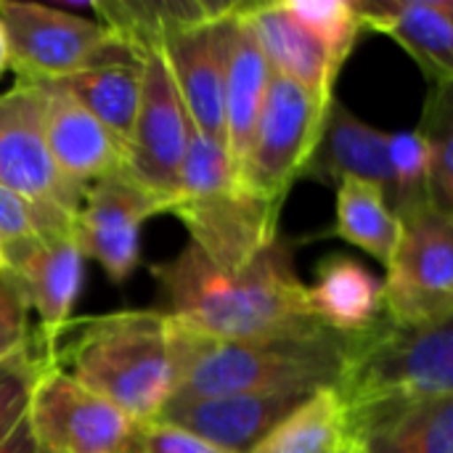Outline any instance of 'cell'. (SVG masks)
Instances as JSON below:
<instances>
[{
  "label": "cell",
  "mask_w": 453,
  "mask_h": 453,
  "mask_svg": "<svg viewBox=\"0 0 453 453\" xmlns=\"http://www.w3.org/2000/svg\"><path fill=\"white\" fill-rule=\"evenodd\" d=\"M281 3L292 19H297L311 35H316L326 45V50L337 58V64L348 61L364 29L353 0H281Z\"/></svg>",
  "instance_id": "cell-29"
},
{
  "label": "cell",
  "mask_w": 453,
  "mask_h": 453,
  "mask_svg": "<svg viewBox=\"0 0 453 453\" xmlns=\"http://www.w3.org/2000/svg\"><path fill=\"white\" fill-rule=\"evenodd\" d=\"M0 186L37 210L74 220L82 194L58 175L42 127V90L19 80L0 93Z\"/></svg>",
  "instance_id": "cell-10"
},
{
  "label": "cell",
  "mask_w": 453,
  "mask_h": 453,
  "mask_svg": "<svg viewBox=\"0 0 453 453\" xmlns=\"http://www.w3.org/2000/svg\"><path fill=\"white\" fill-rule=\"evenodd\" d=\"M0 271H5V260H3V252H0Z\"/></svg>",
  "instance_id": "cell-36"
},
{
  "label": "cell",
  "mask_w": 453,
  "mask_h": 453,
  "mask_svg": "<svg viewBox=\"0 0 453 453\" xmlns=\"http://www.w3.org/2000/svg\"><path fill=\"white\" fill-rule=\"evenodd\" d=\"M0 24L8 66L27 82H58L119 48L101 21L37 3L3 0Z\"/></svg>",
  "instance_id": "cell-8"
},
{
  "label": "cell",
  "mask_w": 453,
  "mask_h": 453,
  "mask_svg": "<svg viewBox=\"0 0 453 453\" xmlns=\"http://www.w3.org/2000/svg\"><path fill=\"white\" fill-rule=\"evenodd\" d=\"M342 453H364V446H361L358 441H353V438H350L348 449H345V451H342Z\"/></svg>",
  "instance_id": "cell-35"
},
{
  "label": "cell",
  "mask_w": 453,
  "mask_h": 453,
  "mask_svg": "<svg viewBox=\"0 0 453 453\" xmlns=\"http://www.w3.org/2000/svg\"><path fill=\"white\" fill-rule=\"evenodd\" d=\"M284 204L265 202L239 183L226 146L191 127L180 186L170 215L191 244L220 271H239L279 239Z\"/></svg>",
  "instance_id": "cell-5"
},
{
  "label": "cell",
  "mask_w": 453,
  "mask_h": 453,
  "mask_svg": "<svg viewBox=\"0 0 453 453\" xmlns=\"http://www.w3.org/2000/svg\"><path fill=\"white\" fill-rule=\"evenodd\" d=\"M388 162H390V194H388L390 210L398 218H406L422 207H430L425 135L419 130L390 133Z\"/></svg>",
  "instance_id": "cell-27"
},
{
  "label": "cell",
  "mask_w": 453,
  "mask_h": 453,
  "mask_svg": "<svg viewBox=\"0 0 453 453\" xmlns=\"http://www.w3.org/2000/svg\"><path fill=\"white\" fill-rule=\"evenodd\" d=\"M311 395L313 393L303 390H279L199 398L167 403L157 419L183 427L223 451L247 453L279 422H284L295 409H300Z\"/></svg>",
  "instance_id": "cell-14"
},
{
  "label": "cell",
  "mask_w": 453,
  "mask_h": 453,
  "mask_svg": "<svg viewBox=\"0 0 453 453\" xmlns=\"http://www.w3.org/2000/svg\"><path fill=\"white\" fill-rule=\"evenodd\" d=\"M162 313L226 342L313 337L326 326L311 313L308 284L295 271L292 242L276 239L239 271H220L191 242L151 268Z\"/></svg>",
  "instance_id": "cell-1"
},
{
  "label": "cell",
  "mask_w": 453,
  "mask_h": 453,
  "mask_svg": "<svg viewBox=\"0 0 453 453\" xmlns=\"http://www.w3.org/2000/svg\"><path fill=\"white\" fill-rule=\"evenodd\" d=\"M32 337L24 292L11 271H0V361L21 350Z\"/></svg>",
  "instance_id": "cell-32"
},
{
  "label": "cell",
  "mask_w": 453,
  "mask_h": 453,
  "mask_svg": "<svg viewBox=\"0 0 453 453\" xmlns=\"http://www.w3.org/2000/svg\"><path fill=\"white\" fill-rule=\"evenodd\" d=\"M125 453H228L162 419L138 422Z\"/></svg>",
  "instance_id": "cell-31"
},
{
  "label": "cell",
  "mask_w": 453,
  "mask_h": 453,
  "mask_svg": "<svg viewBox=\"0 0 453 453\" xmlns=\"http://www.w3.org/2000/svg\"><path fill=\"white\" fill-rule=\"evenodd\" d=\"M74 220L48 215L21 199L19 194L0 186V252L5 265L21 255L29 244H35L40 236L53 231H69Z\"/></svg>",
  "instance_id": "cell-30"
},
{
  "label": "cell",
  "mask_w": 453,
  "mask_h": 453,
  "mask_svg": "<svg viewBox=\"0 0 453 453\" xmlns=\"http://www.w3.org/2000/svg\"><path fill=\"white\" fill-rule=\"evenodd\" d=\"M348 337L326 329L313 337L226 342L202 337L170 319L175 369L170 403L242 393L334 390Z\"/></svg>",
  "instance_id": "cell-2"
},
{
  "label": "cell",
  "mask_w": 453,
  "mask_h": 453,
  "mask_svg": "<svg viewBox=\"0 0 453 453\" xmlns=\"http://www.w3.org/2000/svg\"><path fill=\"white\" fill-rule=\"evenodd\" d=\"M141 106L125 157V170L170 212L186 159L191 122L159 48L143 50Z\"/></svg>",
  "instance_id": "cell-9"
},
{
  "label": "cell",
  "mask_w": 453,
  "mask_h": 453,
  "mask_svg": "<svg viewBox=\"0 0 453 453\" xmlns=\"http://www.w3.org/2000/svg\"><path fill=\"white\" fill-rule=\"evenodd\" d=\"M390 133L356 117L342 101L332 98L321 141L303 175L319 183H342L348 178L374 183L390 194V162H388Z\"/></svg>",
  "instance_id": "cell-20"
},
{
  "label": "cell",
  "mask_w": 453,
  "mask_h": 453,
  "mask_svg": "<svg viewBox=\"0 0 453 453\" xmlns=\"http://www.w3.org/2000/svg\"><path fill=\"white\" fill-rule=\"evenodd\" d=\"M334 234L388 268L401 242V218L390 210L380 186L348 178L337 183Z\"/></svg>",
  "instance_id": "cell-24"
},
{
  "label": "cell",
  "mask_w": 453,
  "mask_h": 453,
  "mask_svg": "<svg viewBox=\"0 0 453 453\" xmlns=\"http://www.w3.org/2000/svg\"><path fill=\"white\" fill-rule=\"evenodd\" d=\"M451 88L430 93L419 133L427 146V199L438 212L453 215V96Z\"/></svg>",
  "instance_id": "cell-26"
},
{
  "label": "cell",
  "mask_w": 453,
  "mask_h": 453,
  "mask_svg": "<svg viewBox=\"0 0 453 453\" xmlns=\"http://www.w3.org/2000/svg\"><path fill=\"white\" fill-rule=\"evenodd\" d=\"M82 252L69 231H53L16 255L5 271L19 281L29 311L37 316V337L50 350L69 326L72 308L82 289Z\"/></svg>",
  "instance_id": "cell-15"
},
{
  "label": "cell",
  "mask_w": 453,
  "mask_h": 453,
  "mask_svg": "<svg viewBox=\"0 0 453 453\" xmlns=\"http://www.w3.org/2000/svg\"><path fill=\"white\" fill-rule=\"evenodd\" d=\"M0 453H50L48 449L40 446V441L32 433L29 417L24 414L21 422L0 441Z\"/></svg>",
  "instance_id": "cell-33"
},
{
  "label": "cell",
  "mask_w": 453,
  "mask_h": 453,
  "mask_svg": "<svg viewBox=\"0 0 453 453\" xmlns=\"http://www.w3.org/2000/svg\"><path fill=\"white\" fill-rule=\"evenodd\" d=\"M242 19L255 35L271 69L321 101L334 98V82L342 69L326 45L292 19L284 3H236Z\"/></svg>",
  "instance_id": "cell-18"
},
{
  "label": "cell",
  "mask_w": 453,
  "mask_h": 453,
  "mask_svg": "<svg viewBox=\"0 0 453 453\" xmlns=\"http://www.w3.org/2000/svg\"><path fill=\"white\" fill-rule=\"evenodd\" d=\"M329 104L332 101H321L273 72L236 170L239 183L265 202L284 204L289 188L303 178L321 141Z\"/></svg>",
  "instance_id": "cell-6"
},
{
  "label": "cell",
  "mask_w": 453,
  "mask_h": 453,
  "mask_svg": "<svg viewBox=\"0 0 453 453\" xmlns=\"http://www.w3.org/2000/svg\"><path fill=\"white\" fill-rule=\"evenodd\" d=\"M382 313L398 324L453 321V215L422 207L401 218L382 281Z\"/></svg>",
  "instance_id": "cell-7"
},
{
  "label": "cell",
  "mask_w": 453,
  "mask_h": 453,
  "mask_svg": "<svg viewBox=\"0 0 453 453\" xmlns=\"http://www.w3.org/2000/svg\"><path fill=\"white\" fill-rule=\"evenodd\" d=\"M353 441L364 453H453V398L388 411L358 430Z\"/></svg>",
  "instance_id": "cell-23"
},
{
  "label": "cell",
  "mask_w": 453,
  "mask_h": 453,
  "mask_svg": "<svg viewBox=\"0 0 453 453\" xmlns=\"http://www.w3.org/2000/svg\"><path fill=\"white\" fill-rule=\"evenodd\" d=\"M48 366H53V356L37 334L21 350L0 361V441L27 414L32 390Z\"/></svg>",
  "instance_id": "cell-28"
},
{
  "label": "cell",
  "mask_w": 453,
  "mask_h": 453,
  "mask_svg": "<svg viewBox=\"0 0 453 453\" xmlns=\"http://www.w3.org/2000/svg\"><path fill=\"white\" fill-rule=\"evenodd\" d=\"M311 313L332 332L356 334L382 319V281L358 260L332 255L308 287Z\"/></svg>",
  "instance_id": "cell-22"
},
{
  "label": "cell",
  "mask_w": 453,
  "mask_h": 453,
  "mask_svg": "<svg viewBox=\"0 0 453 453\" xmlns=\"http://www.w3.org/2000/svg\"><path fill=\"white\" fill-rule=\"evenodd\" d=\"M271 64L263 56L255 35L231 3L226 16V72H223V143L226 154L239 170L247 151L255 119L268 93Z\"/></svg>",
  "instance_id": "cell-19"
},
{
  "label": "cell",
  "mask_w": 453,
  "mask_h": 453,
  "mask_svg": "<svg viewBox=\"0 0 453 453\" xmlns=\"http://www.w3.org/2000/svg\"><path fill=\"white\" fill-rule=\"evenodd\" d=\"M348 443V414L337 393L319 390L247 453H342Z\"/></svg>",
  "instance_id": "cell-25"
},
{
  "label": "cell",
  "mask_w": 453,
  "mask_h": 453,
  "mask_svg": "<svg viewBox=\"0 0 453 453\" xmlns=\"http://www.w3.org/2000/svg\"><path fill=\"white\" fill-rule=\"evenodd\" d=\"M27 417L50 453H125L138 425L58 366H48L37 380Z\"/></svg>",
  "instance_id": "cell-12"
},
{
  "label": "cell",
  "mask_w": 453,
  "mask_h": 453,
  "mask_svg": "<svg viewBox=\"0 0 453 453\" xmlns=\"http://www.w3.org/2000/svg\"><path fill=\"white\" fill-rule=\"evenodd\" d=\"M8 66V48H5V35H3V24H0V74Z\"/></svg>",
  "instance_id": "cell-34"
},
{
  "label": "cell",
  "mask_w": 453,
  "mask_h": 453,
  "mask_svg": "<svg viewBox=\"0 0 453 453\" xmlns=\"http://www.w3.org/2000/svg\"><path fill=\"white\" fill-rule=\"evenodd\" d=\"M334 393L350 438L388 411L453 398V321L398 324L382 313L369 329L348 337Z\"/></svg>",
  "instance_id": "cell-4"
},
{
  "label": "cell",
  "mask_w": 453,
  "mask_h": 453,
  "mask_svg": "<svg viewBox=\"0 0 453 453\" xmlns=\"http://www.w3.org/2000/svg\"><path fill=\"white\" fill-rule=\"evenodd\" d=\"M141 77H143L141 56L119 45L98 64L72 77H64L56 85H61L80 106H85L125 149L127 157L133 125L141 106Z\"/></svg>",
  "instance_id": "cell-21"
},
{
  "label": "cell",
  "mask_w": 453,
  "mask_h": 453,
  "mask_svg": "<svg viewBox=\"0 0 453 453\" xmlns=\"http://www.w3.org/2000/svg\"><path fill=\"white\" fill-rule=\"evenodd\" d=\"M228 8L231 3H212L204 16L170 29L157 45L183 101L191 127L218 143H223V72Z\"/></svg>",
  "instance_id": "cell-13"
},
{
  "label": "cell",
  "mask_w": 453,
  "mask_h": 453,
  "mask_svg": "<svg viewBox=\"0 0 453 453\" xmlns=\"http://www.w3.org/2000/svg\"><path fill=\"white\" fill-rule=\"evenodd\" d=\"M42 90V127L48 154L64 183L80 194L104 175L125 167V149L61 85L37 82Z\"/></svg>",
  "instance_id": "cell-16"
},
{
  "label": "cell",
  "mask_w": 453,
  "mask_h": 453,
  "mask_svg": "<svg viewBox=\"0 0 453 453\" xmlns=\"http://www.w3.org/2000/svg\"><path fill=\"white\" fill-rule=\"evenodd\" d=\"M53 366L133 422H151L173 398L170 319L162 311H119L69 321L53 345Z\"/></svg>",
  "instance_id": "cell-3"
},
{
  "label": "cell",
  "mask_w": 453,
  "mask_h": 453,
  "mask_svg": "<svg viewBox=\"0 0 453 453\" xmlns=\"http://www.w3.org/2000/svg\"><path fill=\"white\" fill-rule=\"evenodd\" d=\"M162 212L167 207L119 167L85 188L72 234L82 257H93L114 284H122L141 260L143 223Z\"/></svg>",
  "instance_id": "cell-11"
},
{
  "label": "cell",
  "mask_w": 453,
  "mask_h": 453,
  "mask_svg": "<svg viewBox=\"0 0 453 453\" xmlns=\"http://www.w3.org/2000/svg\"><path fill=\"white\" fill-rule=\"evenodd\" d=\"M361 27L393 37L435 88L453 85V0H353Z\"/></svg>",
  "instance_id": "cell-17"
}]
</instances>
